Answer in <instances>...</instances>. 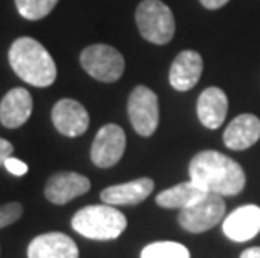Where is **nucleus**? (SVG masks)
<instances>
[{
    "label": "nucleus",
    "instance_id": "1",
    "mask_svg": "<svg viewBox=\"0 0 260 258\" xmlns=\"http://www.w3.org/2000/svg\"><path fill=\"white\" fill-rule=\"evenodd\" d=\"M190 179L208 193L220 196H235L245 186L243 168L218 151H202L193 156Z\"/></svg>",
    "mask_w": 260,
    "mask_h": 258
},
{
    "label": "nucleus",
    "instance_id": "2",
    "mask_svg": "<svg viewBox=\"0 0 260 258\" xmlns=\"http://www.w3.org/2000/svg\"><path fill=\"white\" fill-rule=\"evenodd\" d=\"M10 67L30 86L47 87L57 78V67L47 49L32 37H19L9 49Z\"/></svg>",
    "mask_w": 260,
    "mask_h": 258
},
{
    "label": "nucleus",
    "instance_id": "3",
    "mask_svg": "<svg viewBox=\"0 0 260 258\" xmlns=\"http://www.w3.org/2000/svg\"><path fill=\"white\" fill-rule=\"evenodd\" d=\"M73 228L91 240H114L128 227V219L111 205L84 206L73 216Z\"/></svg>",
    "mask_w": 260,
    "mask_h": 258
},
{
    "label": "nucleus",
    "instance_id": "4",
    "mask_svg": "<svg viewBox=\"0 0 260 258\" xmlns=\"http://www.w3.org/2000/svg\"><path fill=\"white\" fill-rule=\"evenodd\" d=\"M136 24L148 42L168 44L175 35V17L161 0H143L136 9Z\"/></svg>",
    "mask_w": 260,
    "mask_h": 258
},
{
    "label": "nucleus",
    "instance_id": "5",
    "mask_svg": "<svg viewBox=\"0 0 260 258\" xmlns=\"http://www.w3.org/2000/svg\"><path fill=\"white\" fill-rule=\"evenodd\" d=\"M81 65L96 81L116 82L124 72V57L111 46L94 44L81 52Z\"/></svg>",
    "mask_w": 260,
    "mask_h": 258
},
{
    "label": "nucleus",
    "instance_id": "6",
    "mask_svg": "<svg viewBox=\"0 0 260 258\" xmlns=\"http://www.w3.org/2000/svg\"><path fill=\"white\" fill-rule=\"evenodd\" d=\"M223 216V196L208 193L203 200L195 203V205L188 206L185 210H180L178 223L181 228H185L190 233H203L207 230H212L215 225H218Z\"/></svg>",
    "mask_w": 260,
    "mask_h": 258
},
{
    "label": "nucleus",
    "instance_id": "7",
    "mask_svg": "<svg viewBox=\"0 0 260 258\" xmlns=\"http://www.w3.org/2000/svg\"><path fill=\"white\" fill-rule=\"evenodd\" d=\"M128 116L133 129L140 136H151L159 123V107L156 94L146 86L133 89L128 99Z\"/></svg>",
    "mask_w": 260,
    "mask_h": 258
},
{
    "label": "nucleus",
    "instance_id": "8",
    "mask_svg": "<svg viewBox=\"0 0 260 258\" xmlns=\"http://www.w3.org/2000/svg\"><path fill=\"white\" fill-rule=\"evenodd\" d=\"M126 150V134L118 124H106L98 131L91 146V159L99 168H111Z\"/></svg>",
    "mask_w": 260,
    "mask_h": 258
},
{
    "label": "nucleus",
    "instance_id": "9",
    "mask_svg": "<svg viewBox=\"0 0 260 258\" xmlns=\"http://www.w3.org/2000/svg\"><path fill=\"white\" fill-rule=\"evenodd\" d=\"M52 123L60 134L77 138L89 128V114L81 102L74 99H60L52 107Z\"/></svg>",
    "mask_w": 260,
    "mask_h": 258
},
{
    "label": "nucleus",
    "instance_id": "10",
    "mask_svg": "<svg viewBox=\"0 0 260 258\" xmlns=\"http://www.w3.org/2000/svg\"><path fill=\"white\" fill-rule=\"evenodd\" d=\"M91 190V181L79 173L62 171L49 178L46 185V198L54 205H66L71 200L81 195H86Z\"/></svg>",
    "mask_w": 260,
    "mask_h": 258
},
{
    "label": "nucleus",
    "instance_id": "11",
    "mask_svg": "<svg viewBox=\"0 0 260 258\" xmlns=\"http://www.w3.org/2000/svg\"><path fill=\"white\" fill-rule=\"evenodd\" d=\"M29 258H79L76 241L64 233H44L29 243Z\"/></svg>",
    "mask_w": 260,
    "mask_h": 258
},
{
    "label": "nucleus",
    "instance_id": "12",
    "mask_svg": "<svg viewBox=\"0 0 260 258\" xmlns=\"http://www.w3.org/2000/svg\"><path fill=\"white\" fill-rule=\"evenodd\" d=\"M34 101L30 92L24 87L10 89L0 102V123L9 129H17L30 118Z\"/></svg>",
    "mask_w": 260,
    "mask_h": 258
},
{
    "label": "nucleus",
    "instance_id": "13",
    "mask_svg": "<svg viewBox=\"0 0 260 258\" xmlns=\"http://www.w3.org/2000/svg\"><path fill=\"white\" fill-rule=\"evenodd\" d=\"M203 72V59L195 51H183L175 57L170 69V84L176 91L193 89Z\"/></svg>",
    "mask_w": 260,
    "mask_h": 258
},
{
    "label": "nucleus",
    "instance_id": "14",
    "mask_svg": "<svg viewBox=\"0 0 260 258\" xmlns=\"http://www.w3.org/2000/svg\"><path fill=\"white\" fill-rule=\"evenodd\" d=\"M260 232V206L245 205L237 208L223 219V233L234 241H248Z\"/></svg>",
    "mask_w": 260,
    "mask_h": 258
},
{
    "label": "nucleus",
    "instance_id": "15",
    "mask_svg": "<svg viewBox=\"0 0 260 258\" xmlns=\"http://www.w3.org/2000/svg\"><path fill=\"white\" fill-rule=\"evenodd\" d=\"M154 190V181L151 178H140L129 183L108 186L103 190L101 200L106 205L111 206H126V205H138L145 201L151 191Z\"/></svg>",
    "mask_w": 260,
    "mask_h": 258
},
{
    "label": "nucleus",
    "instance_id": "16",
    "mask_svg": "<svg viewBox=\"0 0 260 258\" xmlns=\"http://www.w3.org/2000/svg\"><path fill=\"white\" fill-rule=\"evenodd\" d=\"M260 139V119L253 114H240L226 126L223 142L234 151H242L253 146Z\"/></svg>",
    "mask_w": 260,
    "mask_h": 258
},
{
    "label": "nucleus",
    "instance_id": "17",
    "mask_svg": "<svg viewBox=\"0 0 260 258\" xmlns=\"http://www.w3.org/2000/svg\"><path fill=\"white\" fill-rule=\"evenodd\" d=\"M229 111V99L218 87L205 89L197 102V113L200 123L208 129H217L223 124Z\"/></svg>",
    "mask_w": 260,
    "mask_h": 258
},
{
    "label": "nucleus",
    "instance_id": "18",
    "mask_svg": "<svg viewBox=\"0 0 260 258\" xmlns=\"http://www.w3.org/2000/svg\"><path fill=\"white\" fill-rule=\"evenodd\" d=\"M208 195V191L200 188L193 181H186V183H180L176 186L161 191L156 196V203L161 208H171V210H185V208L195 205L200 200H203Z\"/></svg>",
    "mask_w": 260,
    "mask_h": 258
},
{
    "label": "nucleus",
    "instance_id": "19",
    "mask_svg": "<svg viewBox=\"0 0 260 258\" xmlns=\"http://www.w3.org/2000/svg\"><path fill=\"white\" fill-rule=\"evenodd\" d=\"M141 258H190V251L176 241H154L143 248Z\"/></svg>",
    "mask_w": 260,
    "mask_h": 258
},
{
    "label": "nucleus",
    "instance_id": "20",
    "mask_svg": "<svg viewBox=\"0 0 260 258\" xmlns=\"http://www.w3.org/2000/svg\"><path fill=\"white\" fill-rule=\"evenodd\" d=\"M59 0H15L17 12L27 20H41L47 17Z\"/></svg>",
    "mask_w": 260,
    "mask_h": 258
},
{
    "label": "nucleus",
    "instance_id": "21",
    "mask_svg": "<svg viewBox=\"0 0 260 258\" xmlns=\"http://www.w3.org/2000/svg\"><path fill=\"white\" fill-rule=\"evenodd\" d=\"M22 205L17 201L7 203V205L0 206V228L9 227V225L15 223L22 216Z\"/></svg>",
    "mask_w": 260,
    "mask_h": 258
},
{
    "label": "nucleus",
    "instance_id": "22",
    "mask_svg": "<svg viewBox=\"0 0 260 258\" xmlns=\"http://www.w3.org/2000/svg\"><path fill=\"white\" fill-rule=\"evenodd\" d=\"M4 166L10 174H14V176H24V174L29 171V168H27V164L24 161H20V159L12 158V156L5 161Z\"/></svg>",
    "mask_w": 260,
    "mask_h": 258
},
{
    "label": "nucleus",
    "instance_id": "23",
    "mask_svg": "<svg viewBox=\"0 0 260 258\" xmlns=\"http://www.w3.org/2000/svg\"><path fill=\"white\" fill-rule=\"evenodd\" d=\"M12 153H14V146H12V142L7 141V139H4V138H0V168L4 166L5 161L12 156Z\"/></svg>",
    "mask_w": 260,
    "mask_h": 258
},
{
    "label": "nucleus",
    "instance_id": "24",
    "mask_svg": "<svg viewBox=\"0 0 260 258\" xmlns=\"http://www.w3.org/2000/svg\"><path fill=\"white\" fill-rule=\"evenodd\" d=\"M202 5L205 9H210V10H215V9H220L229 2V0H200Z\"/></svg>",
    "mask_w": 260,
    "mask_h": 258
},
{
    "label": "nucleus",
    "instance_id": "25",
    "mask_svg": "<svg viewBox=\"0 0 260 258\" xmlns=\"http://www.w3.org/2000/svg\"><path fill=\"white\" fill-rule=\"evenodd\" d=\"M240 258H260V246H252V248H247Z\"/></svg>",
    "mask_w": 260,
    "mask_h": 258
}]
</instances>
